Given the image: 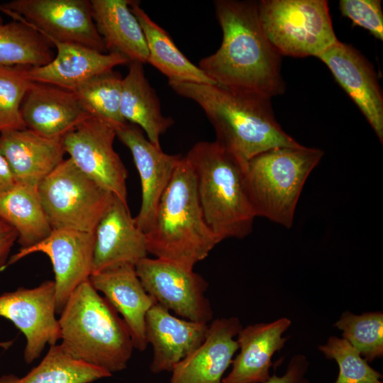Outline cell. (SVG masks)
<instances>
[{"mask_svg":"<svg viewBox=\"0 0 383 383\" xmlns=\"http://www.w3.org/2000/svg\"><path fill=\"white\" fill-rule=\"evenodd\" d=\"M214 6L222 43L198 67L216 84L231 90L270 99L283 94L281 55L262 28L257 1L216 0Z\"/></svg>","mask_w":383,"mask_h":383,"instance_id":"1","label":"cell"},{"mask_svg":"<svg viewBox=\"0 0 383 383\" xmlns=\"http://www.w3.org/2000/svg\"><path fill=\"white\" fill-rule=\"evenodd\" d=\"M146 236L131 216L127 203L116 196L94 231L92 273L148 257Z\"/></svg>","mask_w":383,"mask_h":383,"instance_id":"16","label":"cell"},{"mask_svg":"<svg viewBox=\"0 0 383 383\" xmlns=\"http://www.w3.org/2000/svg\"><path fill=\"white\" fill-rule=\"evenodd\" d=\"M292 321L282 317L270 323H259L242 328L238 333L240 349L233 360L232 369L223 383H264L270 377L274 354L287 340L282 334Z\"/></svg>","mask_w":383,"mask_h":383,"instance_id":"23","label":"cell"},{"mask_svg":"<svg viewBox=\"0 0 383 383\" xmlns=\"http://www.w3.org/2000/svg\"><path fill=\"white\" fill-rule=\"evenodd\" d=\"M323 155L320 149L301 145L276 147L250 159L244 177L255 217L291 228L304 184Z\"/></svg>","mask_w":383,"mask_h":383,"instance_id":"6","label":"cell"},{"mask_svg":"<svg viewBox=\"0 0 383 383\" xmlns=\"http://www.w3.org/2000/svg\"><path fill=\"white\" fill-rule=\"evenodd\" d=\"M128 72L122 79L121 114L128 123L140 128L148 139L161 148L160 136L174 123L162 113L157 94L145 77L143 64L128 63Z\"/></svg>","mask_w":383,"mask_h":383,"instance_id":"25","label":"cell"},{"mask_svg":"<svg viewBox=\"0 0 383 383\" xmlns=\"http://www.w3.org/2000/svg\"><path fill=\"white\" fill-rule=\"evenodd\" d=\"M57 49V54L48 64L29 67L27 74L33 82L74 90L91 77L113 70L129 61L116 52H101L74 43L50 41Z\"/></svg>","mask_w":383,"mask_h":383,"instance_id":"21","label":"cell"},{"mask_svg":"<svg viewBox=\"0 0 383 383\" xmlns=\"http://www.w3.org/2000/svg\"><path fill=\"white\" fill-rule=\"evenodd\" d=\"M130 9L146 40L149 52L147 63L163 74L169 83L216 84L179 50L169 33L151 19L139 1L131 0Z\"/></svg>","mask_w":383,"mask_h":383,"instance_id":"26","label":"cell"},{"mask_svg":"<svg viewBox=\"0 0 383 383\" xmlns=\"http://www.w3.org/2000/svg\"><path fill=\"white\" fill-rule=\"evenodd\" d=\"M52 230L94 233L113 194L64 160L38 187Z\"/></svg>","mask_w":383,"mask_h":383,"instance_id":"8","label":"cell"},{"mask_svg":"<svg viewBox=\"0 0 383 383\" xmlns=\"http://www.w3.org/2000/svg\"><path fill=\"white\" fill-rule=\"evenodd\" d=\"M94 247V233L71 229L52 230L40 243L21 248L9 259L8 266L35 252L48 255L55 274L56 313L60 314L75 289L89 279Z\"/></svg>","mask_w":383,"mask_h":383,"instance_id":"13","label":"cell"},{"mask_svg":"<svg viewBox=\"0 0 383 383\" xmlns=\"http://www.w3.org/2000/svg\"><path fill=\"white\" fill-rule=\"evenodd\" d=\"M262 28L280 55L317 57L338 40L326 0H262Z\"/></svg>","mask_w":383,"mask_h":383,"instance_id":"7","label":"cell"},{"mask_svg":"<svg viewBox=\"0 0 383 383\" xmlns=\"http://www.w3.org/2000/svg\"><path fill=\"white\" fill-rule=\"evenodd\" d=\"M92 18L106 51L130 62H148L143 29L130 9L131 0H91Z\"/></svg>","mask_w":383,"mask_h":383,"instance_id":"24","label":"cell"},{"mask_svg":"<svg viewBox=\"0 0 383 383\" xmlns=\"http://www.w3.org/2000/svg\"><path fill=\"white\" fill-rule=\"evenodd\" d=\"M208 327V323L177 318L155 303L145 316L146 340L153 348L151 372H172L204 342Z\"/></svg>","mask_w":383,"mask_h":383,"instance_id":"20","label":"cell"},{"mask_svg":"<svg viewBox=\"0 0 383 383\" xmlns=\"http://www.w3.org/2000/svg\"><path fill=\"white\" fill-rule=\"evenodd\" d=\"M16 184L9 163L0 152V194L9 191Z\"/></svg>","mask_w":383,"mask_h":383,"instance_id":"37","label":"cell"},{"mask_svg":"<svg viewBox=\"0 0 383 383\" xmlns=\"http://www.w3.org/2000/svg\"><path fill=\"white\" fill-rule=\"evenodd\" d=\"M0 11L24 22L49 42L82 45L106 52L94 24L88 0H13Z\"/></svg>","mask_w":383,"mask_h":383,"instance_id":"9","label":"cell"},{"mask_svg":"<svg viewBox=\"0 0 383 383\" xmlns=\"http://www.w3.org/2000/svg\"><path fill=\"white\" fill-rule=\"evenodd\" d=\"M184 157L193 171L205 221L220 242L249 235L255 215L243 166L215 141L198 142Z\"/></svg>","mask_w":383,"mask_h":383,"instance_id":"5","label":"cell"},{"mask_svg":"<svg viewBox=\"0 0 383 383\" xmlns=\"http://www.w3.org/2000/svg\"><path fill=\"white\" fill-rule=\"evenodd\" d=\"M122 77L113 70L96 74L72 91L90 116L115 128L126 121L121 114Z\"/></svg>","mask_w":383,"mask_h":383,"instance_id":"30","label":"cell"},{"mask_svg":"<svg viewBox=\"0 0 383 383\" xmlns=\"http://www.w3.org/2000/svg\"><path fill=\"white\" fill-rule=\"evenodd\" d=\"M242 328L235 316L215 319L204 342L173 367L169 383H223L239 348L235 337Z\"/></svg>","mask_w":383,"mask_h":383,"instance_id":"17","label":"cell"},{"mask_svg":"<svg viewBox=\"0 0 383 383\" xmlns=\"http://www.w3.org/2000/svg\"><path fill=\"white\" fill-rule=\"evenodd\" d=\"M118 313L89 279L84 282L60 313L61 346L73 358L111 374L126 369L134 347Z\"/></svg>","mask_w":383,"mask_h":383,"instance_id":"3","label":"cell"},{"mask_svg":"<svg viewBox=\"0 0 383 383\" xmlns=\"http://www.w3.org/2000/svg\"><path fill=\"white\" fill-rule=\"evenodd\" d=\"M342 15L367 30L376 38L383 40V13L379 0H340Z\"/></svg>","mask_w":383,"mask_h":383,"instance_id":"34","label":"cell"},{"mask_svg":"<svg viewBox=\"0 0 383 383\" xmlns=\"http://www.w3.org/2000/svg\"><path fill=\"white\" fill-rule=\"evenodd\" d=\"M28 67L0 64V133L26 128L21 106L33 84L27 74Z\"/></svg>","mask_w":383,"mask_h":383,"instance_id":"32","label":"cell"},{"mask_svg":"<svg viewBox=\"0 0 383 383\" xmlns=\"http://www.w3.org/2000/svg\"><path fill=\"white\" fill-rule=\"evenodd\" d=\"M21 114L26 128L48 138L63 137L90 116L72 91L38 82L26 94Z\"/></svg>","mask_w":383,"mask_h":383,"instance_id":"22","label":"cell"},{"mask_svg":"<svg viewBox=\"0 0 383 383\" xmlns=\"http://www.w3.org/2000/svg\"><path fill=\"white\" fill-rule=\"evenodd\" d=\"M89 281L95 289L119 313L130 332L134 349L144 351L145 316L155 303L147 293L136 273L135 265L123 264L93 273Z\"/></svg>","mask_w":383,"mask_h":383,"instance_id":"18","label":"cell"},{"mask_svg":"<svg viewBox=\"0 0 383 383\" xmlns=\"http://www.w3.org/2000/svg\"><path fill=\"white\" fill-rule=\"evenodd\" d=\"M145 236L148 253L189 269L221 243L205 221L193 171L183 156Z\"/></svg>","mask_w":383,"mask_h":383,"instance_id":"4","label":"cell"},{"mask_svg":"<svg viewBox=\"0 0 383 383\" xmlns=\"http://www.w3.org/2000/svg\"><path fill=\"white\" fill-rule=\"evenodd\" d=\"M51 43L24 22L4 23L0 16V64L43 66L53 57Z\"/></svg>","mask_w":383,"mask_h":383,"instance_id":"29","label":"cell"},{"mask_svg":"<svg viewBox=\"0 0 383 383\" xmlns=\"http://www.w3.org/2000/svg\"><path fill=\"white\" fill-rule=\"evenodd\" d=\"M55 306L53 280L0 295V316L11 321L26 337L23 357L27 364L38 358L48 344L60 340Z\"/></svg>","mask_w":383,"mask_h":383,"instance_id":"12","label":"cell"},{"mask_svg":"<svg viewBox=\"0 0 383 383\" xmlns=\"http://www.w3.org/2000/svg\"><path fill=\"white\" fill-rule=\"evenodd\" d=\"M0 152L17 184L38 187L65 159L63 137L48 138L28 128L0 133Z\"/></svg>","mask_w":383,"mask_h":383,"instance_id":"19","label":"cell"},{"mask_svg":"<svg viewBox=\"0 0 383 383\" xmlns=\"http://www.w3.org/2000/svg\"><path fill=\"white\" fill-rule=\"evenodd\" d=\"M135 267L144 289L155 303L184 319L204 323L212 319L213 310L205 296L209 284L194 269L148 257Z\"/></svg>","mask_w":383,"mask_h":383,"instance_id":"10","label":"cell"},{"mask_svg":"<svg viewBox=\"0 0 383 383\" xmlns=\"http://www.w3.org/2000/svg\"><path fill=\"white\" fill-rule=\"evenodd\" d=\"M309 365V362L305 355H296L289 361L283 375L270 376L264 383H309L306 377Z\"/></svg>","mask_w":383,"mask_h":383,"instance_id":"35","label":"cell"},{"mask_svg":"<svg viewBox=\"0 0 383 383\" xmlns=\"http://www.w3.org/2000/svg\"><path fill=\"white\" fill-rule=\"evenodd\" d=\"M316 57L328 67L383 141V96L372 66L356 49L337 40Z\"/></svg>","mask_w":383,"mask_h":383,"instance_id":"15","label":"cell"},{"mask_svg":"<svg viewBox=\"0 0 383 383\" xmlns=\"http://www.w3.org/2000/svg\"><path fill=\"white\" fill-rule=\"evenodd\" d=\"M334 326L367 362L383 356V313L365 312L355 315L346 311Z\"/></svg>","mask_w":383,"mask_h":383,"instance_id":"31","label":"cell"},{"mask_svg":"<svg viewBox=\"0 0 383 383\" xmlns=\"http://www.w3.org/2000/svg\"><path fill=\"white\" fill-rule=\"evenodd\" d=\"M17 239L16 230L0 219V272L8 266L10 252Z\"/></svg>","mask_w":383,"mask_h":383,"instance_id":"36","label":"cell"},{"mask_svg":"<svg viewBox=\"0 0 383 383\" xmlns=\"http://www.w3.org/2000/svg\"><path fill=\"white\" fill-rule=\"evenodd\" d=\"M0 219L16 230L21 248L40 243L52 231L38 187L27 184H16L0 194Z\"/></svg>","mask_w":383,"mask_h":383,"instance_id":"27","label":"cell"},{"mask_svg":"<svg viewBox=\"0 0 383 383\" xmlns=\"http://www.w3.org/2000/svg\"><path fill=\"white\" fill-rule=\"evenodd\" d=\"M169 85L178 95L201 108L215 131V142L243 168L250 159L271 148L301 145L275 119L270 98L217 84Z\"/></svg>","mask_w":383,"mask_h":383,"instance_id":"2","label":"cell"},{"mask_svg":"<svg viewBox=\"0 0 383 383\" xmlns=\"http://www.w3.org/2000/svg\"><path fill=\"white\" fill-rule=\"evenodd\" d=\"M318 350L327 359L336 361L339 372L334 383H383L382 374L373 369L348 340L336 336L328 338Z\"/></svg>","mask_w":383,"mask_h":383,"instance_id":"33","label":"cell"},{"mask_svg":"<svg viewBox=\"0 0 383 383\" xmlns=\"http://www.w3.org/2000/svg\"><path fill=\"white\" fill-rule=\"evenodd\" d=\"M116 137L112 125L89 116L63 136V145L82 172L128 204V172L113 148Z\"/></svg>","mask_w":383,"mask_h":383,"instance_id":"11","label":"cell"},{"mask_svg":"<svg viewBox=\"0 0 383 383\" xmlns=\"http://www.w3.org/2000/svg\"><path fill=\"white\" fill-rule=\"evenodd\" d=\"M116 137L130 150L141 183V205L135 221L145 233L150 229L160 199L182 157L154 145L138 126L126 122L116 128Z\"/></svg>","mask_w":383,"mask_h":383,"instance_id":"14","label":"cell"},{"mask_svg":"<svg viewBox=\"0 0 383 383\" xmlns=\"http://www.w3.org/2000/svg\"><path fill=\"white\" fill-rule=\"evenodd\" d=\"M107 371L77 360L61 345H50L42 361L23 377L0 376V383H91L109 377Z\"/></svg>","mask_w":383,"mask_h":383,"instance_id":"28","label":"cell"}]
</instances>
